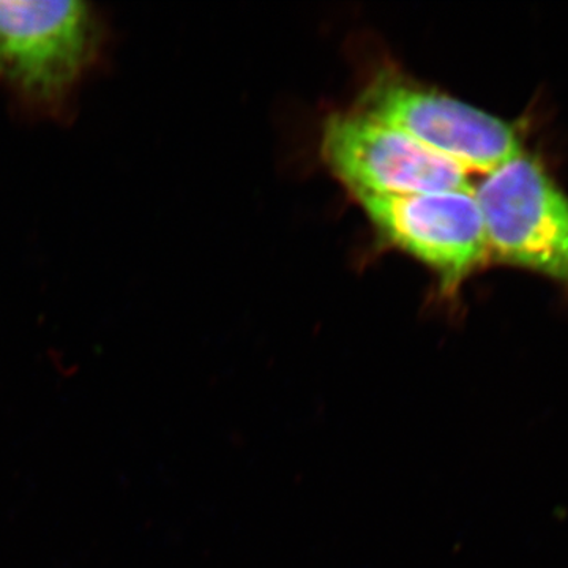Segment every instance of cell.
Listing matches in <instances>:
<instances>
[{
    "label": "cell",
    "instance_id": "obj_1",
    "mask_svg": "<svg viewBox=\"0 0 568 568\" xmlns=\"http://www.w3.org/2000/svg\"><path fill=\"white\" fill-rule=\"evenodd\" d=\"M102 43V17L91 3L0 0V84L36 110H59Z\"/></svg>",
    "mask_w": 568,
    "mask_h": 568
},
{
    "label": "cell",
    "instance_id": "obj_2",
    "mask_svg": "<svg viewBox=\"0 0 568 568\" xmlns=\"http://www.w3.org/2000/svg\"><path fill=\"white\" fill-rule=\"evenodd\" d=\"M354 110L407 134L467 173H491L521 153L510 123L392 70L368 82Z\"/></svg>",
    "mask_w": 568,
    "mask_h": 568
},
{
    "label": "cell",
    "instance_id": "obj_3",
    "mask_svg": "<svg viewBox=\"0 0 568 568\" xmlns=\"http://www.w3.org/2000/svg\"><path fill=\"white\" fill-rule=\"evenodd\" d=\"M474 194L491 257L568 284V197L537 160L519 153Z\"/></svg>",
    "mask_w": 568,
    "mask_h": 568
},
{
    "label": "cell",
    "instance_id": "obj_4",
    "mask_svg": "<svg viewBox=\"0 0 568 568\" xmlns=\"http://www.w3.org/2000/svg\"><path fill=\"white\" fill-rule=\"evenodd\" d=\"M321 155L354 197L473 190L465 168L357 110L325 119Z\"/></svg>",
    "mask_w": 568,
    "mask_h": 568
},
{
    "label": "cell",
    "instance_id": "obj_5",
    "mask_svg": "<svg viewBox=\"0 0 568 568\" xmlns=\"http://www.w3.org/2000/svg\"><path fill=\"white\" fill-rule=\"evenodd\" d=\"M377 234L454 294L491 253L474 190L355 197Z\"/></svg>",
    "mask_w": 568,
    "mask_h": 568
}]
</instances>
